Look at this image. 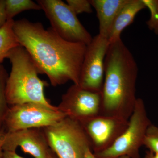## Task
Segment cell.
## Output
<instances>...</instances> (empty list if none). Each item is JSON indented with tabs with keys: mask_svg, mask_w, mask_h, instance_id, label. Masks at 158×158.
Instances as JSON below:
<instances>
[{
	"mask_svg": "<svg viewBox=\"0 0 158 158\" xmlns=\"http://www.w3.org/2000/svg\"><path fill=\"white\" fill-rule=\"evenodd\" d=\"M13 31L20 45L28 52L39 74H44L53 87L68 81L78 85L87 45L62 39L51 27L26 19L14 21Z\"/></svg>",
	"mask_w": 158,
	"mask_h": 158,
	"instance_id": "1",
	"label": "cell"
},
{
	"mask_svg": "<svg viewBox=\"0 0 158 158\" xmlns=\"http://www.w3.org/2000/svg\"><path fill=\"white\" fill-rule=\"evenodd\" d=\"M138 73L134 56L121 39L110 44L105 60L100 115L129 120L138 98Z\"/></svg>",
	"mask_w": 158,
	"mask_h": 158,
	"instance_id": "2",
	"label": "cell"
},
{
	"mask_svg": "<svg viewBox=\"0 0 158 158\" xmlns=\"http://www.w3.org/2000/svg\"><path fill=\"white\" fill-rule=\"evenodd\" d=\"M6 58L11 64L6 89V99L9 106L33 102L58 109L46 98L44 88L48 84L39 78V71L24 48L19 45L12 49Z\"/></svg>",
	"mask_w": 158,
	"mask_h": 158,
	"instance_id": "3",
	"label": "cell"
},
{
	"mask_svg": "<svg viewBox=\"0 0 158 158\" xmlns=\"http://www.w3.org/2000/svg\"><path fill=\"white\" fill-rule=\"evenodd\" d=\"M43 130L50 148L58 158H84L90 148L81 123L68 117Z\"/></svg>",
	"mask_w": 158,
	"mask_h": 158,
	"instance_id": "4",
	"label": "cell"
},
{
	"mask_svg": "<svg viewBox=\"0 0 158 158\" xmlns=\"http://www.w3.org/2000/svg\"><path fill=\"white\" fill-rule=\"evenodd\" d=\"M152 124L144 101L137 98L127 127L114 144L101 152L94 153L97 158H141L139 150L144 145L148 128Z\"/></svg>",
	"mask_w": 158,
	"mask_h": 158,
	"instance_id": "5",
	"label": "cell"
},
{
	"mask_svg": "<svg viewBox=\"0 0 158 158\" xmlns=\"http://www.w3.org/2000/svg\"><path fill=\"white\" fill-rule=\"evenodd\" d=\"M37 2L49 21L51 27L62 39L86 45L91 42L93 37L67 4L61 0Z\"/></svg>",
	"mask_w": 158,
	"mask_h": 158,
	"instance_id": "6",
	"label": "cell"
},
{
	"mask_svg": "<svg viewBox=\"0 0 158 158\" xmlns=\"http://www.w3.org/2000/svg\"><path fill=\"white\" fill-rule=\"evenodd\" d=\"M59 109L28 102L9 106L3 127L7 133L26 129L44 128L53 125L66 117Z\"/></svg>",
	"mask_w": 158,
	"mask_h": 158,
	"instance_id": "7",
	"label": "cell"
},
{
	"mask_svg": "<svg viewBox=\"0 0 158 158\" xmlns=\"http://www.w3.org/2000/svg\"><path fill=\"white\" fill-rule=\"evenodd\" d=\"M109 43L106 37L98 34L87 45L79 85L85 90L101 92L105 74V60Z\"/></svg>",
	"mask_w": 158,
	"mask_h": 158,
	"instance_id": "8",
	"label": "cell"
},
{
	"mask_svg": "<svg viewBox=\"0 0 158 158\" xmlns=\"http://www.w3.org/2000/svg\"><path fill=\"white\" fill-rule=\"evenodd\" d=\"M128 121L99 114L80 123L90 141L92 152L96 153L114 144L126 129Z\"/></svg>",
	"mask_w": 158,
	"mask_h": 158,
	"instance_id": "9",
	"label": "cell"
},
{
	"mask_svg": "<svg viewBox=\"0 0 158 158\" xmlns=\"http://www.w3.org/2000/svg\"><path fill=\"white\" fill-rule=\"evenodd\" d=\"M57 107L66 117L81 122L99 115L101 94L73 84L62 95Z\"/></svg>",
	"mask_w": 158,
	"mask_h": 158,
	"instance_id": "10",
	"label": "cell"
},
{
	"mask_svg": "<svg viewBox=\"0 0 158 158\" xmlns=\"http://www.w3.org/2000/svg\"><path fill=\"white\" fill-rule=\"evenodd\" d=\"M18 147L34 158H47L50 149L43 128H38L6 132L3 151L16 152Z\"/></svg>",
	"mask_w": 158,
	"mask_h": 158,
	"instance_id": "11",
	"label": "cell"
},
{
	"mask_svg": "<svg viewBox=\"0 0 158 158\" xmlns=\"http://www.w3.org/2000/svg\"><path fill=\"white\" fill-rule=\"evenodd\" d=\"M128 0H90L96 11L99 22V34L108 38L114 20Z\"/></svg>",
	"mask_w": 158,
	"mask_h": 158,
	"instance_id": "12",
	"label": "cell"
},
{
	"mask_svg": "<svg viewBox=\"0 0 158 158\" xmlns=\"http://www.w3.org/2000/svg\"><path fill=\"white\" fill-rule=\"evenodd\" d=\"M146 9L143 0H128L114 20L108 38L109 43L121 39L122 32L132 23L136 15L140 11Z\"/></svg>",
	"mask_w": 158,
	"mask_h": 158,
	"instance_id": "13",
	"label": "cell"
},
{
	"mask_svg": "<svg viewBox=\"0 0 158 158\" xmlns=\"http://www.w3.org/2000/svg\"><path fill=\"white\" fill-rule=\"evenodd\" d=\"M14 20H8L0 28V64L12 49L20 45L13 31Z\"/></svg>",
	"mask_w": 158,
	"mask_h": 158,
	"instance_id": "14",
	"label": "cell"
},
{
	"mask_svg": "<svg viewBox=\"0 0 158 158\" xmlns=\"http://www.w3.org/2000/svg\"><path fill=\"white\" fill-rule=\"evenodd\" d=\"M7 20L13 19L17 14L27 10H41L39 4L31 0H5Z\"/></svg>",
	"mask_w": 158,
	"mask_h": 158,
	"instance_id": "15",
	"label": "cell"
},
{
	"mask_svg": "<svg viewBox=\"0 0 158 158\" xmlns=\"http://www.w3.org/2000/svg\"><path fill=\"white\" fill-rule=\"evenodd\" d=\"M9 74L4 66L0 64V130L3 127L4 119L9 106L6 95V83Z\"/></svg>",
	"mask_w": 158,
	"mask_h": 158,
	"instance_id": "16",
	"label": "cell"
},
{
	"mask_svg": "<svg viewBox=\"0 0 158 158\" xmlns=\"http://www.w3.org/2000/svg\"><path fill=\"white\" fill-rule=\"evenodd\" d=\"M146 9L149 10L150 16L146 22L148 27L158 34V0H143Z\"/></svg>",
	"mask_w": 158,
	"mask_h": 158,
	"instance_id": "17",
	"label": "cell"
},
{
	"mask_svg": "<svg viewBox=\"0 0 158 158\" xmlns=\"http://www.w3.org/2000/svg\"><path fill=\"white\" fill-rule=\"evenodd\" d=\"M143 146L149 151L158 153V127L152 123L148 128Z\"/></svg>",
	"mask_w": 158,
	"mask_h": 158,
	"instance_id": "18",
	"label": "cell"
},
{
	"mask_svg": "<svg viewBox=\"0 0 158 158\" xmlns=\"http://www.w3.org/2000/svg\"><path fill=\"white\" fill-rule=\"evenodd\" d=\"M66 3L77 15L83 13H91L92 6L88 0H67Z\"/></svg>",
	"mask_w": 158,
	"mask_h": 158,
	"instance_id": "19",
	"label": "cell"
},
{
	"mask_svg": "<svg viewBox=\"0 0 158 158\" xmlns=\"http://www.w3.org/2000/svg\"><path fill=\"white\" fill-rule=\"evenodd\" d=\"M7 21L5 0H0V28L6 23Z\"/></svg>",
	"mask_w": 158,
	"mask_h": 158,
	"instance_id": "20",
	"label": "cell"
},
{
	"mask_svg": "<svg viewBox=\"0 0 158 158\" xmlns=\"http://www.w3.org/2000/svg\"><path fill=\"white\" fill-rule=\"evenodd\" d=\"M6 132L4 128L0 130V158H3V146L6 139Z\"/></svg>",
	"mask_w": 158,
	"mask_h": 158,
	"instance_id": "21",
	"label": "cell"
},
{
	"mask_svg": "<svg viewBox=\"0 0 158 158\" xmlns=\"http://www.w3.org/2000/svg\"><path fill=\"white\" fill-rule=\"evenodd\" d=\"M2 158H25L19 155L16 153V152L8 151H3Z\"/></svg>",
	"mask_w": 158,
	"mask_h": 158,
	"instance_id": "22",
	"label": "cell"
},
{
	"mask_svg": "<svg viewBox=\"0 0 158 158\" xmlns=\"http://www.w3.org/2000/svg\"><path fill=\"white\" fill-rule=\"evenodd\" d=\"M84 158H97L90 148H88L86 151Z\"/></svg>",
	"mask_w": 158,
	"mask_h": 158,
	"instance_id": "23",
	"label": "cell"
},
{
	"mask_svg": "<svg viewBox=\"0 0 158 158\" xmlns=\"http://www.w3.org/2000/svg\"><path fill=\"white\" fill-rule=\"evenodd\" d=\"M144 158H158V153L151 152H147Z\"/></svg>",
	"mask_w": 158,
	"mask_h": 158,
	"instance_id": "24",
	"label": "cell"
},
{
	"mask_svg": "<svg viewBox=\"0 0 158 158\" xmlns=\"http://www.w3.org/2000/svg\"><path fill=\"white\" fill-rule=\"evenodd\" d=\"M47 158H58L57 156L51 149L49 151L48 155Z\"/></svg>",
	"mask_w": 158,
	"mask_h": 158,
	"instance_id": "25",
	"label": "cell"
},
{
	"mask_svg": "<svg viewBox=\"0 0 158 158\" xmlns=\"http://www.w3.org/2000/svg\"><path fill=\"white\" fill-rule=\"evenodd\" d=\"M119 158H130L129 157L127 156H123L120 157Z\"/></svg>",
	"mask_w": 158,
	"mask_h": 158,
	"instance_id": "26",
	"label": "cell"
}]
</instances>
